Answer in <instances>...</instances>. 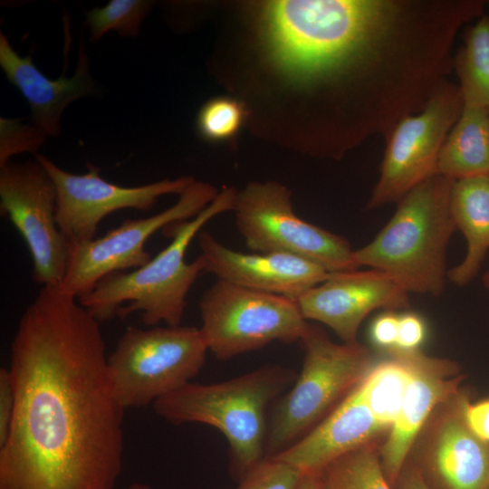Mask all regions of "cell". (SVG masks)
I'll list each match as a JSON object with an SVG mask.
<instances>
[{
	"label": "cell",
	"mask_w": 489,
	"mask_h": 489,
	"mask_svg": "<svg viewBox=\"0 0 489 489\" xmlns=\"http://www.w3.org/2000/svg\"><path fill=\"white\" fill-rule=\"evenodd\" d=\"M453 183L436 173L408 192L379 233L354 250L356 266L388 274L408 293L440 295L447 279L446 250L456 229L450 211Z\"/></svg>",
	"instance_id": "277c9868"
},
{
	"label": "cell",
	"mask_w": 489,
	"mask_h": 489,
	"mask_svg": "<svg viewBox=\"0 0 489 489\" xmlns=\"http://www.w3.org/2000/svg\"><path fill=\"white\" fill-rule=\"evenodd\" d=\"M398 483L401 489H431L420 469L417 466L403 468Z\"/></svg>",
	"instance_id": "d6a6232c"
},
{
	"label": "cell",
	"mask_w": 489,
	"mask_h": 489,
	"mask_svg": "<svg viewBox=\"0 0 489 489\" xmlns=\"http://www.w3.org/2000/svg\"><path fill=\"white\" fill-rule=\"evenodd\" d=\"M245 118L246 110L241 101L231 97H216L201 107L197 128L207 141H228L237 135Z\"/></svg>",
	"instance_id": "484cf974"
},
{
	"label": "cell",
	"mask_w": 489,
	"mask_h": 489,
	"mask_svg": "<svg viewBox=\"0 0 489 489\" xmlns=\"http://www.w3.org/2000/svg\"><path fill=\"white\" fill-rule=\"evenodd\" d=\"M47 137L32 122L24 123L21 119H0V167L21 153L37 151Z\"/></svg>",
	"instance_id": "4316f807"
},
{
	"label": "cell",
	"mask_w": 489,
	"mask_h": 489,
	"mask_svg": "<svg viewBox=\"0 0 489 489\" xmlns=\"http://www.w3.org/2000/svg\"><path fill=\"white\" fill-rule=\"evenodd\" d=\"M399 315L392 311L378 316L370 326L372 342L386 350L395 349L398 337Z\"/></svg>",
	"instance_id": "f546056e"
},
{
	"label": "cell",
	"mask_w": 489,
	"mask_h": 489,
	"mask_svg": "<svg viewBox=\"0 0 489 489\" xmlns=\"http://www.w3.org/2000/svg\"><path fill=\"white\" fill-rule=\"evenodd\" d=\"M321 473L336 489H392L374 443L339 458Z\"/></svg>",
	"instance_id": "cb8c5ba5"
},
{
	"label": "cell",
	"mask_w": 489,
	"mask_h": 489,
	"mask_svg": "<svg viewBox=\"0 0 489 489\" xmlns=\"http://www.w3.org/2000/svg\"><path fill=\"white\" fill-rule=\"evenodd\" d=\"M218 193L211 184L194 180L167 209L148 217L124 220L102 236L70 245L68 267L60 287L78 299L106 275L143 266L151 259L145 244L155 233L195 217Z\"/></svg>",
	"instance_id": "30bf717a"
},
{
	"label": "cell",
	"mask_w": 489,
	"mask_h": 489,
	"mask_svg": "<svg viewBox=\"0 0 489 489\" xmlns=\"http://www.w3.org/2000/svg\"><path fill=\"white\" fill-rule=\"evenodd\" d=\"M387 430L366 404L360 384L322 421L273 458L302 475L321 473L339 458L374 443Z\"/></svg>",
	"instance_id": "ac0fdd59"
},
{
	"label": "cell",
	"mask_w": 489,
	"mask_h": 489,
	"mask_svg": "<svg viewBox=\"0 0 489 489\" xmlns=\"http://www.w3.org/2000/svg\"><path fill=\"white\" fill-rule=\"evenodd\" d=\"M200 331L219 360L273 342L300 341L307 327L294 300L216 280L199 300Z\"/></svg>",
	"instance_id": "ba28073f"
},
{
	"label": "cell",
	"mask_w": 489,
	"mask_h": 489,
	"mask_svg": "<svg viewBox=\"0 0 489 489\" xmlns=\"http://www.w3.org/2000/svg\"><path fill=\"white\" fill-rule=\"evenodd\" d=\"M299 342L304 352L302 370L273 409L267 427L265 458L307 434L362 382L374 364L368 348L358 341L336 343L316 324H308Z\"/></svg>",
	"instance_id": "8992f818"
},
{
	"label": "cell",
	"mask_w": 489,
	"mask_h": 489,
	"mask_svg": "<svg viewBox=\"0 0 489 489\" xmlns=\"http://www.w3.org/2000/svg\"><path fill=\"white\" fill-rule=\"evenodd\" d=\"M450 211L455 228L465 238L466 253L447 272V280L465 286L479 273L489 252V173L454 181Z\"/></svg>",
	"instance_id": "ffe728a7"
},
{
	"label": "cell",
	"mask_w": 489,
	"mask_h": 489,
	"mask_svg": "<svg viewBox=\"0 0 489 489\" xmlns=\"http://www.w3.org/2000/svg\"><path fill=\"white\" fill-rule=\"evenodd\" d=\"M426 324L423 319L413 312L399 315L398 337L395 349L417 350L426 338Z\"/></svg>",
	"instance_id": "f1b7e54d"
},
{
	"label": "cell",
	"mask_w": 489,
	"mask_h": 489,
	"mask_svg": "<svg viewBox=\"0 0 489 489\" xmlns=\"http://www.w3.org/2000/svg\"><path fill=\"white\" fill-rule=\"evenodd\" d=\"M410 379L400 413L379 450L384 475L398 484L407 457L420 430L434 410L456 394L463 379L456 363L408 351Z\"/></svg>",
	"instance_id": "2e32d148"
},
{
	"label": "cell",
	"mask_w": 489,
	"mask_h": 489,
	"mask_svg": "<svg viewBox=\"0 0 489 489\" xmlns=\"http://www.w3.org/2000/svg\"><path fill=\"white\" fill-rule=\"evenodd\" d=\"M127 489H151L147 484L134 483L131 484Z\"/></svg>",
	"instance_id": "e575fe53"
},
{
	"label": "cell",
	"mask_w": 489,
	"mask_h": 489,
	"mask_svg": "<svg viewBox=\"0 0 489 489\" xmlns=\"http://www.w3.org/2000/svg\"><path fill=\"white\" fill-rule=\"evenodd\" d=\"M60 286H43L11 343L14 409L0 489H113L123 417L100 326Z\"/></svg>",
	"instance_id": "6da1fadb"
},
{
	"label": "cell",
	"mask_w": 489,
	"mask_h": 489,
	"mask_svg": "<svg viewBox=\"0 0 489 489\" xmlns=\"http://www.w3.org/2000/svg\"><path fill=\"white\" fill-rule=\"evenodd\" d=\"M463 107L459 87L449 85L436 91L418 115L407 116L398 122L390 134L368 209L399 201L437 173L441 148Z\"/></svg>",
	"instance_id": "7c38bea8"
},
{
	"label": "cell",
	"mask_w": 489,
	"mask_h": 489,
	"mask_svg": "<svg viewBox=\"0 0 489 489\" xmlns=\"http://www.w3.org/2000/svg\"><path fill=\"white\" fill-rule=\"evenodd\" d=\"M208 351L193 326H129L108 356L116 394L125 408H143L191 382Z\"/></svg>",
	"instance_id": "52a82bcc"
},
{
	"label": "cell",
	"mask_w": 489,
	"mask_h": 489,
	"mask_svg": "<svg viewBox=\"0 0 489 489\" xmlns=\"http://www.w3.org/2000/svg\"><path fill=\"white\" fill-rule=\"evenodd\" d=\"M153 2L143 0H110L103 7H94L86 13L90 41L99 42L113 31L124 37L136 36Z\"/></svg>",
	"instance_id": "d4e9b609"
},
{
	"label": "cell",
	"mask_w": 489,
	"mask_h": 489,
	"mask_svg": "<svg viewBox=\"0 0 489 489\" xmlns=\"http://www.w3.org/2000/svg\"><path fill=\"white\" fill-rule=\"evenodd\" d=\"M483 283H484V285L485 289L489 292V268L487 269V271L485 272V273L483 276Z\"/></svg>",
	"instance_id": "d590c367"
},
{
	"label": "cell",
	"mask_w": 489,
	"mask_h": 489,
	"mask_svg": "<svg viewBox=\"0 0 489 489\" xmlns=\"http://www.w3.org/2000/svg\"><path fill=\"white\" fill-rule=\"evenodd\" d=\"M408 292L391 276L376 270L330 273L295 301L306 321L325 324L343 342H357L361 322L373 311L409 307Z\"/></svg>",
	"instance_id": "5bb4252c"
},
{
	"label": "cell",
	"mask_w": 489,
	"mask_h": 489,
	"mask_svg": "<svg viewBox=\"0 0 489 489\" xmlns=\"http://www.w3.org/2000/svg\"><path fill=\"white\" fill-rule=\"evenodd\" d=\"M302 474L291 465L264 458L245 474L236 489H299Z\"/></svg>",
	"instance_id": "83f0119b"
},
{
	"label": "cell",
	"mask_w": 489,
	"mask_h": 489,
	"mask_svg": "<svg viewBox=\"0 0 489 489\" xmlns=\"http://www.w3.org/2000/svg\"><path fill=\"white\" fill-rule=\"evenodd\" d=\"M0 66L9 82L28 102L31 122L46 137L60 134L62 115L70 103L99 92L90 73V62L82 43L79 47L74 73L67 77L64 69L62 75L51 80L35 66L31 53L22 57L1 32Z\"/></svg>",
	"instance_id": "d6986e66"
},
{
	"label": "cell",
	"mask_w": 489,
	"mask_h": 489,
	"mask_svg": "<svg viewBox=\"0 0 489 489\" xmlns=\"http://www.w3.org/2000/svg\"><path fill=\"white\" fill-rule=\"evenodd\" d=\"M324 478V477H323ZM323 489H336L334 486H332L331 484H329L325 479H324V487Z\"/></svg>",
	"instance_id": "8d00e7d4"
},
{
	"label": "cell",
	"mask_w": 489,
	"mask_h": 489,
	"mask_svg": "<svg viewBox=\"0 0 489 489\" xmlns=\"http://www.w3.org/2000/svg\"><path fill=\"white\" fill-rule=\"evenodd\" d=\"M57 193L37 160L9 161L0 167V213L7 216L26 244L32 279L43 286H61L70 245L56 220Z\"/></svg>",
	"instance_id": "8fae6325"
},
{
	"label": "cell",
	"mask_w": 489,
	"mask_h": 489,
	"mask_svg": "<svg viewBox=\"0 0 489 489\" xmlns=\"http://www.w3.org/2000/svg\"><path fill=\"white\" fill-rule=\"evenodd\" d=\"M468 397H451L433 426L421 470L435 489H489V443L465 419ZM429 485V484H428Z\"/></svg>",
	"instance_id": "e0dca14e"
},
{
	"label": "cell",
	"mask_w": 489,
	"mask_h": 489,
	"mask_svg": "<svg viewBox=\"0 0 489 489\" xmlns=\"http://www.w3.org/2000/svg\"><path fill=\"white\" fill-rule=\"evenodd\" d=\"M437 173L456 181L489 173V109L464 105L439 153Z\"/></svg>",
	"instance_id": "44dd1931"
},
{
	"label": "cell",
	"mask_w": 489,
	"mask_h": 489,
	"mask_svg": "<svg viewBox=\"0 0 489 489\" xmlns=\"http://www.w3.org/2000/svg\"><path fill=\"white\" fill-rule=\"evenodd\" d=\"M324 478L322 473H307L302 475L299 489H323Z\"/></svg>",
	"instance_id": "836d02e7"
},
{
	"label": "cell",
	"mask_w": 489,
	"mask_h": 489,
	"mask_svg": "<svg viewBox=\"0 0 489 489\" xmlns=\"http://www.w3.org/2000/svg\"><path fill=\"white\" fill-rule=\"evenodd\" d=\"M465 414L472 431L482 440L489 443V398L475 403L468 401Z\"/></svg>",
	"instance_id": "1f68e13d"
},
{
	"label": "cell",
	"mask_w": 489,
	"mask_h": 489,
	"mask_svg": "<svg viewBox=\"0 0 489 489\" xmlns=\"http://www.w3.org/2000/svg\"><path fill=\"white\" fill-rule=\"evenodd\" d=\"M398 5L378 0H284L260 5L266 58L296 81L325 78L363 58L392 27Z\"/></svg>",
	"instance_id": "7a4b0ae2"
},
{
	"label": "cell",
	"mask_w": 489,
	"mask_h": 489,
	"mask_svg": "<svg viewBox=\"0 0 489 489\" xmlns=\"http://www.w3.org/2000/svg\"><path fill=\"white\" fill-rule=\"evenodd\" d=\"M387 351L390 356L372 365L360 388L375 418L389 430L402 408L410 367L408 351L398 349Z\"/></svg>",
	"instance_id": "7402d4cb"
},
{
	"label": "cell",
	"mask_w": 489,
	"mask_h": 489,
	"mask_svg": "<svg viewBox=\"0 0 489 489\" xmlns=\"http://www.w3.org/2000/svg\"><path fill=\"white\" fill-rule=\"evenodd\" d=\"M296 378L287 367L267 364L222 382H190L155 401L153 408L173 425L200 423L218 429L229 445L231 473L239 481L265 458L267 408Z\"/></svg>",
	"instance_id": "5b68a950"
},
{
	"label": "cell",
	"mask_w": 489,
	"mask_h": 489,
	"mask_svg": "<svg viewBox=\"0 0 489 489\" xmlns=\"http://www.w3.org/2000/svg\"><path fill=\"white\" fill-rule=\"evenodd\" d=\"M35 158L55 186L56 220L69 245L95 238L100 224L111 213L122 209L149 211L160 197L179 195L195 180L185 176L123 187L104 179L100 170L90 164L88 172L80 175L61 168L43 155H36Z\"/></svg>",
	"instance_id": "4fadbf2b"
},
{
	"label": "cell",
	"mask_w": 489,
	"mask_h": 489,
	"mask_svg": "<svg viewBox=\"0 0 489 489\" xmlns=\"http://www.w3.org/2000/svg\"><path fill=\"white\" fill-rule=\"evenodd\" d=\"M455 66L464 105L489 109V16L469 30Z\"/></svg>",
	"instance_id": "603a6c76"
},
{
	"label": "cell",
	"mask_w": 489,
	"mask_h": 489,
	"mask_svg": "<svg viewBox=\"0 0 489 489\" xmlns=\"http://www.w3.org/2000/svg\"><path fill=\"white\" fill-rule=\"evenodd\" d=\"M205 273L216 280L296 301L330 274L307 259L283 253H244L225 246L202 230L197 236Z\"/></svg>",
	"instance_id": "9a60e30c"
},
{
	"label": "cell",
	"mask_w": 489,
	"mask_h": 489,
	"mask_svg": "<svg viewBox=\"0 0 489 489\" xmlns=\"http://www.w3.org/2000/svg\"><path fill=\"white\" fill-rule=\"evenodd\" d=\"M235 196L233 187H225L195 217L168 226L169 244L146 264L106 275L79 302L100 322L140 312L147 326L180 325L187 293L206 270L201 254L186 262L187 248L209 221L233 211Z\"/></svg>",
	"instance_id": "3957f363"
},
{
	"label": "cell",
	"mask_w": 489,
	"mask_h": 489,
	"mask_svg": "<svg viewBox=\"0 0 489 489\" xmlns=\"http://www.w3.org/2000/svg\"><path fill=\"white\" fill-rule=\"evenodd\" d=\"M235 223L254 253H283L312 261L329 273L359 269L350 242L294 212L291 192L274 182H251L236 192Z\"/></svg>",
	"instance_id": "9c48e42d"
},
{
	"label": "cell",
	"mask_w": 489,
	"mask_h": 489,
	"mask_svg": "<svg viewBox=\"0 0 489 489\" xmlns=\"http://www.w3.org/2000/svg\"><path fill=\"white\" fill-rule=\"evenodd\" d=\"M14 409V390L9 369H0V446L8 436Z\"/></svg>",
	"instance_id": "4dcf8cb0"
}]
</instances>
